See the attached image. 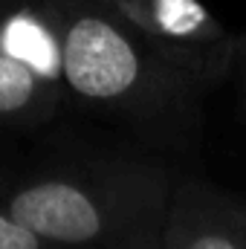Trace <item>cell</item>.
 <instances>
[{
    "label": "cell",
    "mask_w": 246,
    "mask_h": 249,
    "mask_svg": "<svg viewBox=\"0 0 246 249\" xmlns=\"http://www.w3.org/2000/svg\"><path fill=\"white\" fill-rule=\"evenodd\" d=\"M168 58L214 87L235 61L238 41L200 0H113Z\"/></svg>",
    "instance_id": "3957f363"
},
{
    "label": "cell",
    "mask_w": 246,
    "mask_h": 249,
    "mask_svg": "<svg viewBox=\"0 0 246 249\" xmlns=\"http://www.w3.org/2000/svg\"><path fill=\"white\" fill-rule=\"evenodd\" d=\"M61 32L64 90L75 102L139 124L194 119L211 87L168 58L113 0H50Z\"/></svg>",
    "instance_id": "6da1fadb"
},
{
    "label": "cell",
    "mask_w": 246,
    "mask_h": 249,
    "mask_svg": "<svg viewBox=\"0 0 246 249\" xmlns=\"http://www.w3.org/2000/svg\"><path fill=\"white\" fill-rule=\"evenodd\" d=\"M61 99L50 93L41 78L0 50V122H35L55 110Z\"/></svg>",
    "instance_id": "8992f818"
},
{
    "label": "cell",
    "mask_w": 246,
    "mask_h": 249,
    "mask_svg": "<svg viewBox=\"0 0 246 249\" xmlns=\"http://www.w3.org/2000/svg\"><path fill=\"white\" fill-rule=\"evenodd\" d=\"M0 50L23 61L50 93L61 99V32L50 0H20L0 6Z\"/></svg>",
    "instance_id": "5b68a950"
},
{
    "label": "cell",
    "mask_w": 246,
    "mask_h": 249,
    "mask_svg": "<svg viewBox=\"0 0 246 249\" xmlns=\"http://www.w3.org/2000/svg\"><path fill=\"white\" fill-rule=\"evenodd\" d=\"M241 87H244V99H246V64H244V75H241Z\"/></svg>",
    "instance_id": "ba28073f"
},
{
    "label": "cell",
    "mask_w": 246,
    "mask_h": 249,
    "mask_svg": "<svg viewBox=\"0 0 246 249\" xmlns=\"http://www.w3.org/2000/svg\"><path fill=\"white\" fill-rule=\"evenodd\" d=\"M50 247L53 244H47L29 226L15 220L6 209L0 212V249H50Z\"/></svg>",
    "instance_id": "52a82bcc"
},
{
    "label": "cell",
    "mask_w": 246,
    "mask_h": 249,
    "mask_svg": "<svg viewBox=\"0 0 246 249\" xmlns=\"http://www.w3.org/2000/svg\"><path fill=\"white\" fill-rule=\"evenodd\" d=\"M162 249H246V200L183 183L168 197Z\"/></svg>",
    "instance_id": "277c9868"
},
{
    "label": "cell",
    "mask_w": 246,
    "mask_h": 249,
    "mask_svg": "<svg viewBox=\"0 0 246 249\" xmlns=\"http://www.w3.org/2000/svg\"><path fill=\"white\" fill-rule=\"evenodd\" d=\"M171 191L145 168L110 174H50L20 186L6 212L53 247H96L162 232Z\"/></svg>",
    "instance_id": "7a4b0ae2"
}]
</instances>
